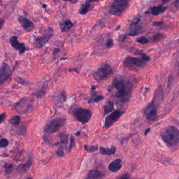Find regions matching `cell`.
Here are the masks:
<instances>
[{
  "label": "cell",
  "instance_id": "obj_1",
  "mask_svg": "<svg viewBox=\"0 0 179 179\" xmlns=\"http://www.w3.org/2000/svg\"><path fill=\"white\" fill-rule=\"evenodd\" d=\"M114 87L117 91L115 97L121 99V103L124 104L129 101L131 98L133 91V84L130 81L126 80L122 77H115L109 90Z\"/></svg>",
  "mask_w": 179,
  "mask_h": 179
},
{
  "label": "cell",
  "instance_id": "obj_2",
  "mask_svg": "<svg viewBox=\"0 0 179 179\" xmlns=\"http://www.w3.org/2000/svg\"><path fill=\"white\" fill-rule=\"evenodd\" d=\"M161 137L167 146H175L179 144V130L174 126H169L163 129Z\"/></svg>",
  "mask_w": 179,
  "mask_h": 179
},
{
  "label": "cell",
  "instance_id": "obj_3",
  "mask_svg": "<svg viewBox=\"0 0 179 179\" xmlns=\"http://www.w3.org/2000/svg\"><path fill=\"white\" fill-rule=\"evenodd\" d=\"M129 2L126 0H115L110 6L109 13L112 15L119 16L129 7Z\"/></svg>",
  "mask_w": 179,
  "mask_h": 179
},
{
  "label": "cell",
  "instance_id": "obj_4",
  "mask_svg": "<svg viewBox=\"0 0 179 179\" xmlns=\"http://www.w3.org/2000/svg\"><path fill=\"white\" fill-rule=\"evenodd\" d=\"M54 29L52 27H48L44 33L40 36L35 37L33 44L35 47L38 48H42L43 46L49 42L54 35Z\"/></svg>",
  "mask_w": 179,
  "mask_h": 179
},
{
  "label": "cell",
  "instance_id": "obj_5",
  "mask_svg": "<svg viewBox=\"0 0 179 179\" xmlns=\"http://www.w3.org/2000/svg\"><path fill=\"white\" fill-rule=\"evenodd\" d=\"M113 73L112 67L108 64H102L98 69L95 71L92 75L98 82L107 79Z\"/></svg>",
  "mask_w": 179,
  "mask_h": 179
},
{
  "label": "cell",
  "instance_id": "obj_6",
  "mask_svg": "<svg viewBox=\"0 0 179 179\" xmlns=\"http://www.w3.org/2000/svg\"><path fill=\"white\" fill-rule=\"evenodd\" d=\"M73 115L77 121L83 124H86L91 120L92 115V112L91 110L77 107L74 109Z\"/></svg>",
  "mask_w": 179,
  "mask_h": 179
},
{
  "label": "cell",
  "instance_id": "obj_7",
  "mask_svg": "<svg viewBox=\"0 0 179 179\" xmlns=\"http://www.w3.org/2000/svg\"><path fill=\"white\" fill-rule=\"evenodd\" d=\"M159 102L152 99L143 110L144 114L147 119L150 121H156L158 119V104Z\"/></svg>",
  "mask_w": 179,
  "mask_h": 179
},
{
  "label": "cell",
  "instance_id": "obj_8",
  "mask_svg": "<svg viewBox=\"0 0 179 179\" xmlns=\"http://www.w3.org/2000/svg\"><path fill=\"white\" fill-rule=\"evenodd\" d=\"M66 119L64 118H58L52 119L46 123L44 131L48 133H54L58 131L65 124Z\"/></svg>",
  "mask_w": 179,
  "mask_h": 179
},
{
  "label": "cell",
  "instance_id": "obj_9",
  "mask_svg": "<svg viewBox=\"0 0 179 179\" xmlns=\"http://www.w3.org/2000/svg\"><path fill=\"white\" fill-rule=\"evenodd\" d=\"M123 66L131 70H139L146 66V62L138 58L127 56L123 61Z\"/></svg>",
  "mask_w": 179,
  "mask_h": 179
},
{
  "label": "cell",
  "instance_id": "obj_10",
  "mask_svg": "<svg viewBox=\"0 0 179 179\" xmlns=\"http://www.w3.org/2000/svg\"><path fill=\"white\" fill-rule=\"evenodd\" d=\"M125 112L121 110H115L112 113L108 115L106 117L105 121V127L108 128L112 125L115 122L117 121L121 117Z\"/></svg>",
  "mask_w": 179,
  "mask_h": 179
},
{
  "label": "cell",
  "instance_id": "obj_11",
  "mask_svg": "<svg viewBox=\"0 0 179 179\" xmlns=\"http://www.w3.org/2000/svg\"><path fill=\"white\" fill-rule=\"evenodd\" d=\"M13 71L10 66L5 63H2L0 66V84H3L12 75Z\"/></svg>",
  "mask_w": 179,
  "mask_h": 179
},
{
  "label": "cell",
  "instance_id": "obj_12",
  "mask_svg": "<svg viewBox=\"0 0 179 179\" xmlns=\"http://www.w3.org/2000/svg\"><path fill=\"white\" fill-rule=\"evenodd\" d=\"M10 43L12 47L17 50L20 55L24 54L26 51V47L25 45L23 43H19L17 40V37L16 36H13L10 38L9 40Z\"/></svg>",
  "mask_w": 179,
  "mask_h": 179
},
{
  "label": "cell",
  "instance_id": "obj_13",
  "mask_svg": "<svg viewBox=\"0 0 179 179\" xmlns=\"http://www.w3.org/2000/svg\"><path fill=\"white\" fill-rule=\"evenodd\" d=\"M18 20L21 24L23 29L27 32H31L34 29V24L30 19H27V17H24L23 16H19L18 17Z\"/></svg>",
  "mask_w": 179,
  "mask_h": 179
},
{
  "label": "cell",
  "instance_id": "obj_14",
  "mask_svg": "<svg viewBox=\"0 0 179 179\" xmlns=\"http://www.w3.org/2000/svg\"><path fill=\"white\" fill-rule=\"evenodd\" d=\"M167 10V7L164 6L163 4H160L159 5L154 6L149 8L148 10L145 12V14L158 16L160 14L164 13Z\"/></svg>",
  "mask_w": 179,
  "mask_h": 179
},
{
  "label": "cell",
  "instance_id": "obj_15",
  "mask_svg": "<svg viewBox=\"0 0 179 179\" xmlns=\"http://www.w3.org/2000/svg\"><path fill=\"white\" fill-rule=\"evenodd\" d=\"M144 31L143 27L138 24H130L127 30V34L131 36H135L143 33Z\"/></svg>",
  "mask_w": 179,
  "mask_h": 179
},
{
  "label": "cell",
  "instance_id": "obj_16",
  "mask_svg": "<svg viewBox=\"0 0 179 179\" xmlns=\"http://www.w3.org/2000/svg\"><path fill=\"white\" fill-rule=\"evenodd\" d=\"M104 177V174L102 172L92 170L89 171L84 179H103Z\"/></svg>",
  "mask_w": 179,
  "mask_h": 179
},
{
  "label": "cell",
  "instance_id": "obj_17",
  "mask_svg": "<svg viewBox=\"0 0 179 179\" xmlns=\"http://www.w3.org/2000/svg\"><path fill=\"white\" fill-rule=\"evenodd\" d=\"M122 167L121 159H116L112 163L110 164L108 166V169L110 171L116 172L121 169Z\"/></svg>",
  "mask_w": 179,
  "mask_h": 179
},
{
  "label": "cell",
  "instance_id": "obj_18",
  "mask_svg": "<svg viewBox=\"0 0 179 179\" xmlns=\"http://www.w3.org/2000/svg\"><path fill=\"white\" fill-rule=\"evenodd\" d=\"M94 2H95L94 1H86L84 3H83L79 9V13L81 15H85L87 13L91 8V3Z\"/></svg>",
  "mask_w": 179,
  "mask_h": 179
},
{
  "label": "cell",
  "instance_id": "obj_19",
  "mask_svg": "<svg viewBox=\"0 0 179 179\" xmlns=\"http://www.w3.org/2000/svg\"><path fill=\"white\" fill-rule=\"evenodd\" d=\"M104 115L110 113L114 109V103L112 101H108L104 106Z\"/></svg>",
  "mask_w": 179,
  "mask_h": 179
},
{
  "label": "cell",
  "instance_id": "obj_20",
  "mask_svg": "<svg viewBox=\"0 0 179 179\" xmlns=\"http://www.w3.org/2000/svg\"><path fill=\"white\" fill-rule=\"evenodd\" d=\"M100 152L103 155H112L115 153L116 151V148L114 146H112L109 148H105L103 147H100Z\"/></svg>",
  "mask_w": 179,
  "mask_h": 179
},
{
  "label": "cell",
  "instance_id": "obj_21",
  "mask_svg": "<svg viewBox=\"0 0 179 179\" xmlns=\"http://www.w3.org/2000/svg\"><path fill=\"white\" fill-rule=\"evenodd\" d=\"M74 26L73 23L71 22L70 20H66L64 23L60 24L61 27V32H65L67 31H69L70 29Z\"/></svg>",
  "mask_w": 179,
  "mask_h": 179
},
{
  "label": "cell",
  "instance_id": "obj_22",
  "mask_svg": "<svg viewBox=\"0 0 179 179\" xmlns=\"http://www.w3.org/2000/svg\"><path fill=\"white\" fill-rule=\"evenodd\" d=\"M59 138H60V143H56L55 145V146H57V144H60V143H62V144H67L68 143V137L67 135L64 134L63 133H61L59 135Z\"/></svg>",
  "mask_w": 179,
  "mask_h": 179
},
{
  "label": "cell",
  "instance_id": "obj_23",
  "mask_svg": "<svg viewBox=\"0 0 179 179\" xmlns=\"http://www.w3.org/2000/svg\"><path fill=\"white\" fill-rule=\"evenodd\" d=\"M9 122L14 125H18L21 122V117L19 115H14L9 120Z\"/></svg>",
  "mask_w": 179,
  "mask_h": 179
},
{
  "label": "cell",
  "instance_id": "obj_24",
  "mask_svg": "<svg viewBox=\"0 0 179 179\" xmlns=\"http://www.w3.org/2000/svg\"><path fill=\"white\" fill-rule=\"evenodd\" d=\"M136 54L138 55H140L142 57V60L145 62H148L150 60V57L143 53L142 50H137Z\"/></svg>",
  "mask_w": 179,
  "mask_h": 179
},
{
  "label": "cell",
  "instance_id": "obj_25",
  "mask_svg": "<svg viewBox=\"0 0 179 179\" xmlns=\"http://www.w3.org/2000/svg\"><path fill=\"white\" fill-rule=\"evenodd\" d=\"M105 98L102 96H98L95 98H92L89 100L88 102V104H92V103H96V102H99L101 100H104Z\"/></svg>",
  "mask_w": 179,
  "mask_h": 179
},
{
  "label": "cell",
  "instance_id": "obj_26",
  "mask_svg": "<svg viewBox=\"0 0 179 179\" xmlns=\"http://www.w3.org/2000/svg\"><path fill=\"white\" fill-rule=\"evenodd\" d=\"M136 42L141 44H145L148 43L149 42V40L148 38H146V37L142 36L139 37L138 38H137Z\"/></svg>",
  "mask_w": 179,
  "mask_h": 179
},
{
  "label": "cell",
  "instance_id": "obj_27",
  "mask_svg": "<svg viewBox=\"0 0 179 179\" xmlns=\"http://www.w3.org/2000/svg\"><path fill=\"white\" fill-rule=\"evenodd\" d=\"M84 149L88 152H93L96 151L98 150V146H88V145H85Z\"/></svg>",
  "mask_w": 179,
  "mask_h": 179
},
{
  "label": "cell",
  "instance_id": "obj_28",
  "mask_svg": "<svg viewBox=\"0 0 179 179\" xmlns=\"http://www.w3.org/2000/svg\"><path fill=\"white\" fill-rule=\"evenodd\" d=\"M56 155L60 157H63L64 156V153L63 146L62 145H60L57 151L56 152Z\"/></svg>",
  "mask_w": 179,
  "mask_h": 179
},
{
  "label": "cell",
  "instance_id": "obj_29",
  "mask_svg": "<svg viewBox=\"0 0 179 179\" xmlns=\"http://www.w3.org/2000/svg\"><path fill=\"white\" fill-rule=\"evenodd\" d=\"M9 141L6 139H2L0 140V148H5L9 145Z\"/></svg>",
  "mask_w": 179,
  "mask_h": 179
},
{
  "label": "cell",
  "instance_id": "obj_30",
  "mask_svg": "<svg viewBox=\"0 0 179 179\" xmlns=\"http://www.w3.org/2000/svg\"><path fill=\"white\" fill-rule=\"evenodd\" d=\"M14 79H15V81H16L17 82L19 83V84H21L22 85H27V84H28V82H27V81L25 80V79L22 78L21 77H15V78H14Z\"/></svg>",
  "mask_w": 179,
  "mask_h": 179
},
{
  "label": "cell",
  "instance_id": "obj_31",
  "mask_svg": "<svg viewBox=\"0 0 179 179\" xmlns=\"http://www.w3.org/2000/svg\"><path fill=\"white\" fill-rule=\"evenodd\" d=\"M12 167L13 166L10 163H6L5 164V166H4V168H5V170L6 173H9V172H10V171L12 169Z\"/></svg>",
  "mask_w": 179,
  "mask_h": 179
},
{
  "label": "cell",
  "instance_id": "obj_32",
  "mask_svg": "<svg viewBox=\"0 0 179 179\" xmlns=\"http://www.w3.org/2000/svg\"><path fill=\"white\" fill-rule=\"evenodd\" d=\"M114 40L113 39H109L106 43V46L108 48H111L114 46Z\"/></svg>",
  "mask_w": 179,
  "mask_h": 179
},
{
  "label": "cell",
  "instance_id": "obj_33",
  "mask_svg": "<svg viewBox=\"0 0 179 179\" xmlns=\"http://www.w3.org/2000/svg\"><path fill=\"white\" fill-rule=\"evenodd\" d=\"M75 145V142L74 140V139L73 137H71L70 139V143H69V146L68 148H67V150L68 151H70L71 149L73 148V147Z\"/></svg>",
  "mask_w": 179,
  "mask_h": 179
},
{
  "label": "cell",
  "instance_id": "obj_34",
  "mask_svg": "<svg viewBox=\"0 0 179 179\" xmlns=\"http://www.w3.org/2000/svg\"><path fill=\"white\" fill-rule=\"evenodd\" d=\"M162 37V35L161 33H157L153 36V40L154 41H158L160 40Z\"/></svg>",
  "mask_w": 179,
  "mask_h": 179
},
{
  "label": "cell",
  "instance_id": "obj_35",
  "mask_svg": "<svg viewBox=\"0 0 179 179\" xmlns=\"http://www.w3.org/2000/svg\"><path fill=\"white\" fill-rule=\"evenodd\" d=\"M140 17H135V19H133V21H131V24H135V25H136V24H138L140 22Z\"/></svg>",
  "mask_w": 179,
  "mask_h": 179
},
{
  "label": "cell",
  "instance_id": "obj_36",
  "mask_svg": "<svg viewBox=\"0 0 179 179\" xmlns=\"http://www.w3.org/2000/svg\"><path fill=\"white\" fill-rule=\"evenodd\" d=\"M115 179H132L128 173H125L122 175H121L119 177H117Z\"/></svg>",
  "mask_w": 179,
  "mask_h": 179
},
{
  "label": "cell",
  "instance_id": "obj_37",
  "mask_svg": "<svg viewBox=\"0 0 179 179\" xmlns=\"http://www.w3.org/2000/svg\"><path fill=\"white\" fill-rule=\"evenodd\" d=\"M126 35L124 34H122L119 35V36L118 37V40L119 42H124L126 39Z\"/></svg>",
  "mask_w": 179,
  "mask_h": 179
},
{
  "label": "cell",
  "instance_id": "obj_38",
  "mask_svg": "<svg viewBox=\"0 0 179 179\" xmlns=\"http://www.w3.org/2000/svg\"><path fill=\"white\" fill-rule=\"evenodd\" d=\"M6 119V114L5 113H2L0 114V124L4 122V120Z\"/></svg>",
  "mask_w": 179,
  "mask_h": 179
},
{
  "label": "cell",
  "instance_id": "obj_39",
  "mask_svg": "<svg viewBox=\"0 0 179 179\" xmlns=\"http://www.w3.org/2000/svg\"><path fill=\"white\" fill-rule=\"evenodd\" d=\"M31 164H32V162L29 161L27 162L26 164H24V169L25 170H27L29 169V168L31 167Z\"/></svg>",
  "mask_w": 179,
  "mask_h": 179
},
{
  "label": "cell",
  "instance_id": "obj_40",
  "mask_svg": "<svg viewBox=\"0 0 179 179\" xmlns=\"http://www.w3.org/2000/svg\"><path fill=\"white\" fill-rule=\"evenodd\" d=\"M163 24L162 22L156 21L153 23V26H160Z\"/></svg>",
  "mask_w": 179,
  "mask_h": 179
},
{
  "label": "cell",
  "instance_id": "obj_41",
  "mask_svg": "<svg viewBox=\"0 0 179 179\" xmlns=\"http://www.w3.org/2000/svg\"><path fill=\"white\" fill-rule=\"evenodd\" d=\"M4 21L0 17V30L2 29L3 26L4 25Z\"/></svg>",
  "mask_w": 179,
  "mask_h": 179
},
{
  "label": "cell",
  "instance_id": "obj_42",
  "mask_svg": "<svg viewBox=\"0 0 179 179\" xmlns=\"http://www.w3.org/2000/svg\"><path fill=\"white\" fill-rule=\"evenodd\" d=\"M174 6H175V7L176 8H179V1L178 0L177 1H175V2H174Z\"/></svg>",
  "mask_w": 179,
  "mask_h": 179
},
{
  "label": "cell",
  "instance_id": "obj_43",
  "mask_svg": "<svg viewBox=\"0 0 179 179\" xmlns=\"http://www.w3.org/2000/svg\"><path fill=\"white\" fill-rule=\"evenodd\" d=\"M150 131V128H148V129H146V131H145V133H144V135H147V134Z\"/></svg>",
  "mask_w": 179,
  "mask_h": 179
},
{
  "label": "cell",
  "instance_id": "obj_44",
  "mask_svg": "<svg viewBox=\"0 0 179 179\" xmlns=\"http://www.w3.org/2000/svg\"><path fill=\"white\" fill-rule=\"evenodd\" d=\"M96 86H95V85H93L91 87V89L92 90H95L96 89Z\"/></svg>",
  "mask_w": 179,
  "mask_h": 179
},
{
  "label": "cell",
  "instance_id": "obj_45",
  "mask_svg": "<svg viewBox=\"0 0 179 179\" xmlns=\"http://www.w3.org/2000/svg\"><path fill=\"white\" fill-rule=\"evenodd\" d=\"M80 134H81V133H80V131H78V132H77V133H76V135L77 136H79V135H80Z\"/></svg>",
  "mask_w": 179,
  "mask_h": 179
},
{
  "label": "cell",
  "instance_id": "obj_46",
  "mask_svg": "<svg viewBox=\"0 0 179 179\" xmlns=\"http://www.w3.org/2000/svg\"><path fill=\"white\" fill-rule=\"evenodd\" d=\"M120 27H121L120 25H118L117 27H116V29H115V30H118L120 28Z\"/></svg>",
  "mask_w": 179,
  "mask_h": 179
},
{
  "label": "cell",
  "instance_id": "obj_47",
  "mask_svg": "<svg viewBox=\"0 0 179 179\" xmlns=\"http://www.w3.org/2000/svg\"><path fill=\"white\" fill-rule=\"evenodd\" d=\"M77 2V1H71V3H76Z\"/></svg>",
  "mask_w": 179,
  "mask_h": 179
},
{
  "label": "cell",
  "instance_id": "obj_48",
  "mask_svg": "<svg viewBox=\"0 0 179 179\" xmlns=\"http://www.w3.org/2000/svg\"><path fill=\"white\" fill-rule=\"evenodd\" d=\"M32 179V178H29V179Z\"/></svg>",
  "mask_w": 179,
  "mask_h": 179
}]
</instances>
